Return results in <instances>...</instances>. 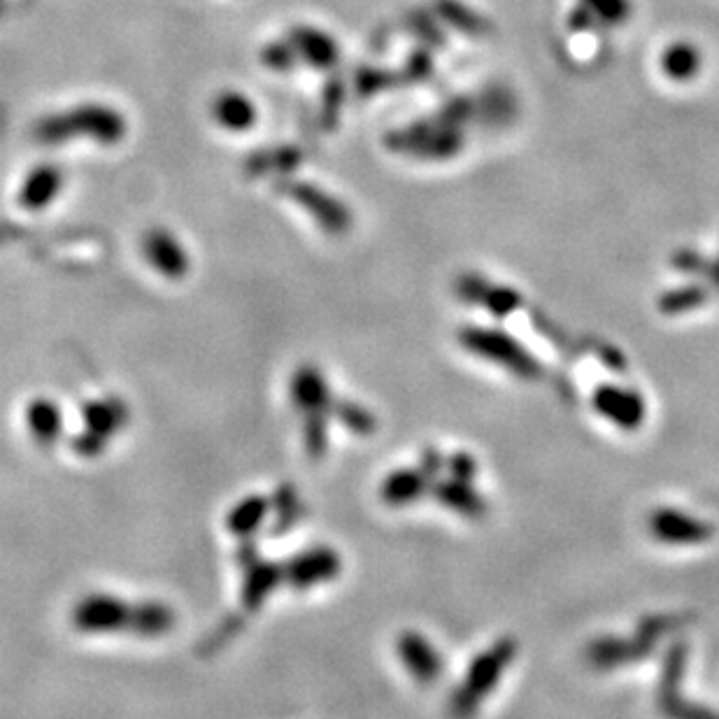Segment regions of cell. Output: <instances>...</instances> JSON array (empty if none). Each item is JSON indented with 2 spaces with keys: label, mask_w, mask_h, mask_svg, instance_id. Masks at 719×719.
<instances>
[{
  "label": "cell",
  "mask_w": 719,
  "mask_h": 719,
  "mask_svg": "<svg viewBox=\"0 0 719 719\" xmlns=\"http://www.w3.org/2000/svg\"><path fill=\"white\" fill-rule=\"evenodd\" d=\"M517 657V643L512 638H501L487 650L480 652L468 666V673L457 692L452 696V713L471 715L480 703L494 692L503 673L508 671L512 659Z\"/></svg>",
  "instance_id": "cell-2"
},
{
  "label": "cell",
  "mask_w": 719,
  "mask_h": 719,
  "mask_svg": "<svg viewBox=\"0 0 719 719\" xmlns=\"http://www.w3.org/2000/svg\"><path fill=\"white\" fill-rule=\"evenodd\" d=\"M592 408L605 422L622 431H638L647 419L645 398L622 384H601L592 394Z\"/></svg>",
  "instance_id": "cell-4"
},
{
  "label": "cell",
  "mask_w": 719,
  "mask_h": 719,
  "mask_svg": "<svg viewBox=\"0 0 719 719\" xmlns=\"http://www.w3.org/2000/svg\"><path fill=\"white\" fill-rule=\"evenodd\" d=\"M277 578H280V568H275V566L256 568L254 575L247 582V601L261 603L263 599H266V594L270 592V589H273Z\"/></svg>",
  "instance_id": "cell-21"
},
{
  "label": "cell",
  "mask_w": 719,
  "mask_h": 719,
  "mask_svg": "<svg viewBox=\"0 0 719 719\" xmlns=\"http://www.w3.org/2000/svg\"><path fill=\"white\" fill-rule=\"evenodd\" d=\"M708 298H710V291L706 287H701V284H685V287L664 291V294L659 296L657 305H659L661 315L675 317V315H685V312L701 308V305L708 303Z\"/></svg>",
  "instance_id": "cell-15"
},
{
  "label": "cell",
  "mask_w": 719,
  "mask_h": 719,
  "mask_svg": "<svg viewBox=\"0 0 719 719\" xmlns=\"http://www.w3.org/2000/svg\"><path fill=\"white\" fill-rule=\"evenodd\" d=\"M647 533L661 545L694 547L710 543L715 538V526L692 512L661 505L647 515Z\"/></svg>",
  "instance_id": "cell-3"
},
{
  "label": "cell",
  "mask_w": 719,
  "mask_h": 719,
  "mask_svg": "<svg viewBox=\"0 0 719 719\" xmlns=\"http://www.w3.org/2000/svg\"><path fill=\"white\" fill-rule=\"evenodd\" d=\"M431 489V473L426 471H417V468H398L391 475H387L380 487V496L384 503L401 505L415 503L417 498H422L426 491Z\"/></svg>",
  "instance_id": "cell-11"
},
{
  "label": "cell",
  "mask_w": 719,
  "mask_h": 719,
  "mask_svg": "<svg viewBox=\"0 0 719 719\" xmlns=\"http://www.w3.org/2000/svg\"><path fill=\"white\" fill-rule=\"evenodd\" d=\"M457 289L464 301L482 305V308L494 317H508L522 305L519 291L510 287H498V284H491L480 275H464L459 280Z\"/></svg>",
  "instance_id": "cell-8"
},
{
  "label": "cell",
  "mask_w": 719,
  "mask_h": 719,
  "mask_svg": "<svg viewBox=\"0 0 719 719\" xmlns=\"http://www.w3.org/2000/svg\"><path fill=\"white\" fill-rule=\"evenodd\" d=\"M291 396L298 408L310 412V415L322 417V412L329 408V387L319 370L301 368L291 382Z\"/></svg>",
  "instance_id": "cell-12"
},
{
  "label": "cell",
  "mask_w": 719,
  "mask_h": 719,
  "mask_svg": "<svg viewBox=\"0 0 719 719\" xmlns=\"http://www.w3.org/2000/svg\"><path fill=\"white\" fill-rule=\"evenodd\" d=\"M84 422H87L89 436L98 438V433L103 436H112L121 424H124V408L117 403H105V401H96L91 403L87 410H84Z\"/></svg>",
  "instance_id": "cell-17"
},
{
  "label": "cell",
  "mask_w": 719,
  "mask_h": 719,
  "mask_svg": "<svg viewBox=\"0 0 719 719\" xmlns=\"http://www.w3.org/2000/svg\"><path fill=\"white\" fill-rule=\"evenodd\" d=\"M654 650V640L638 636V640L622 636H603L596 638L587 647V661L599 671H612V668L629 666L633 661L645 659Z\"/></svg>",
  "instance_id": "cell-7"
},
{
  "label": "cell",
  "mask_w": 719,
  "mask_h": 719,
  "mask_svg": "<svg viewBox=\"0 0 719 719\" xmlns=\"http://www.w3.org/2000/svg\"><path fill=\"white\" fill-rule=\"evenodd\" d=\"M338 573H340V559H338V554L331 550L305 552L298 559L291 561L289 571H287L289 580L301 589L329 582L336 578Z\"/></svg>",
  "instance_id": "cell-10"
},
{
  "label": "cell",
  "mask_w": 719,
  "mask_h": 719,
  "mask_svg": "<svg viewBox=\"0 0 719 719\" xmlns=\"http://www.w3.org/2000/svg\"><path fill=\"white\" fill-rule=\"evenodd\" d=\"M73 619L77 629L89 633L133 631L135 605L124 603L117 596L94 594L77 603Z\"/></svg>",
  "instance_id": "cell-5"
},
{
  "label": "cell",
  "mask_w": 719,
  "mask_h": 719,
  "mask_svg": "<svg viewBox=\"0 0 719 719\" xmlns=\"http://www.w3.org/2000/svg\"><path fill=\"white\" fill-rule=\"evenodd\" d=\"M431 494L438 503H443L445 508L457 512V515L466 519H484L489 512V503L478 489L473 487L471 480H443L431 484Z\"/></svg>",
  "instance_id": "cell-9"
},
{
  "label": "cell",
  "mask_w": 719,
  "mask_h": 719,
  "mask_svg": "<svg viewBox=\"0 0 719 719\" xmlns=\"http://www.w3.org/2000/svg\"><path fill=\"white\" fill-rule=\"evenodd\" d=\"M145 254L147 259L152 261V266L161 270V275L182 277L187 273V254L182 252V247L177 245L175 238H170V233H149L145 240Z\"/></svg>",
  "instance_id": "cell-13"
},
{
  "label": "cell",
  "mask_w": 719,
  "mask_h": 719,
  "mask_svg": "<svg viewBox=\"0 0 719 719\" xmlns=\"http://www.w3.org/2000/svg\"><path fill=\"white\" fill-rule=\"evenodd\" d=\"M450 471L452 478H461V480H473L475 471H478V461L468 454H457V457L450 459Z\"/></svg>",
  "instance_id": "cell-22"
},
{
  "label": "cell",
  "mask_w": 719,
  "mask_h": 719,
  "mask_svg": "<svg viewBox=\"0 0 719 719\" xmlns=\"http://www.w3.org/2000/svg\"><path fill=\"white\" fill-rule=\"evenodd\" d=\"M215 112H217L219 124H224L226 128H233V131H245V128L252 126V121H254L252 103H249L247 98L240 94H226L219 98Z\"/></svg>",
  "instance_id": "cell-18"
},
{
  "label": "cell",
  "mask_w": 719,
  "mask_h": 719,
  "mask_svg": "<svg viewBox=\"0 0 719 719\" xmlns=\"http://www.w3.org/2000/svg\"><path fill=\"white\" fill-rule=\"evenodd\" d=\"M661 66L675 80H689L699 73L701 66V54L696 52V47L692 45H673L671 49H666L664 59H661Z\"/></svg>",
  "instance_id": "cell-19"
},
{
  "label": "cell",
  "mask_w": 719,
  "mask_h": 719,
  "mask_svg": "<svg viewBox=\"0 0 719 719\" xmlns=\"http://www.w3.org/2000/svg\"><path fill=\"white\" fill-rule=\"evenodd\" d=\"M266 512H268V503L263 501V498H249V501L240 503L238 508L231 512V522H229L231 529L238 533L252 531L256 524L263 522Z\"/></svg>",
  "instance_id": "cell-20"
},
{
  "label": "cell",
  "mask_w": 719,
  "mask_h": 719,
  "mask_svg": "<svg viewBox=\"0 0 719 719\" xmlns=\"http://www.w3.org/2000/svg\"><path fill=\"white\" fill-rule=\"evenodd\" d=\"M710 280H713V284H715V287H719V261L717 263H710Z\"/></svg>",
  "instance_id": "cell-24"
},
{
  "label": "cell",
  "mask_w": 719,
  "mask_h": 719,
  "mask_svg": "<svg viewBox=\"0 0 719 719\" xmlns=\"http://www.w3.org/2000/svg\"><path fill=\"white\" fill-rule=\"evenodd\" d=\"M459 343L468 354L482 361L494 363L505 373L526 382L543 380L545 368L526 347L508 331L494 326H464L459 331Z\"/></svg>",
  "instance_id": "cell-1"
},
{
  "label": "cell",
  "mask_w": 719,
  "mask_h": 719,
  "mask_svg": "<svg viewBox=\"0 0 719 719\" xmlns=\"http://www.w3.org/2000/svg\"><path fill=\"white\" fill-rule=\"evenodd\" d=\"M26 426L38 443H54L63 431V415L61 410L56 408V403L38 398V401L28 405Z\"/></svg>",
  "instance_id": "cell-14"
},
{
  "label": "cell",
  "mask_w": 719,
  "mask_h": 719,
  "mask_svg": "<svg viewBox=\"0 0 719 719\" xmlns=\"http://www.w3.org/2000/svg\"><path fill=\"white\" fill-rule=\"evenodd\" d=\"M61 187V177L52 168H40L28 177L24 184V191H21V201L28 208H45V205L56 196V191Z\"/></svg>",
  "instance_id": "cell-16"
},
{
  "label": "cell",
  "mask_w": 719,
  "mask_h": 719,
  "mask_svg": "<svg viewBox=\"0 0 719 719\" xmlns=\"http://www.w3.org/2000/svg\"><path fill=\"white\" fill-rule=\"evenodd\" d=\"M396 652L401 664L412 678L422 685H431L443 673V659L433 643L419 631H405L396 640Z\"/></svg>",
  "instance_id": "cell-6"
},
{
  "label": "cell",
  "mask_w": 719,
  "mask_h": 719,
  "mask_svg": "<svg viewBox=\"0 0 719 719\" xmlns=\"http://www.w3.org/2000/svg\"><path fill=\"white\" fill-rule=\"evenodd\" d=\"M673 263L680 270H687V273H699V270H703V268H710V263L701 261L699 256H696V252H680L678 256H675Z\"/></svg>",
  "instance_id": "cell-23"
}]
</instances>
